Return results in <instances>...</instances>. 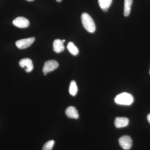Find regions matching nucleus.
<instances>
[{
  "label": "nucleus",
  "mask_w": 150,
  "mask_h": 150,
  "mask_svg": "<svg viewBox=\"0 0 150 150\" xmlns=\"http://www.w3.org/2000/svg\"><path fill=\"white\" fill-rule=\"evenodd\" d=\"M67 48L70 53L74 56H76L79 54V49L73 42H69L67 45Z\"/></svg>",
  "instance_id": "ddd939ff"
},
{
  "label": "nucleus",
  "mask_w": 150,
  "mask_h": 150,
  "mask_svg": "<svg viewBox=\"0 0 150 150\" xmlns=\"http://www.w3.org/2000/svg\"><path fill=\"white\" fill-rule=\"evenodd\" d=\"M112 0H98L100 8L104 12L107 11L112 3Z\"/></svg>",
  "instance_id": "9b49d317"
},
{
  "label": "nucleus",
  "mask_w": 150,
  "mask_h": 150,
  "mask_svg": "<svg viewBox=\"0 0 150 150\" xmlns=\"http://www.w3.org/2000/svg\"><path fill=\"white\" fill-rule=\"evenodd\" d=\"M59 64L56 60H51L45 62L43 68L44 74H47L56 69L59 67Z\"/></svg>",
  "instance_id": "7ed1b4c3"
},
{
  "label": "nucleus",
  "mask_w": 150,
  "mask_h": 150,
  "mask_svg": "<svg viewBox=\"0 0 150 150\" xmlns=\"http://www.w3.org/2000/svg\"><path fill=\"white\" fill-rule=\"evenodd\" d=\"M81 18L83 25L86 30L91 33L94 32L96 30L95 24L91 16L86 13H83L82 14Z\"/></svg>",
  "instance_id": "f03ea898"
},
{
  "label": "nucleus",
  "mask_w": 150,
  "mask_h": 150,
  "mask_svg": "<svg viewBox=\"0 0 150 150\" xmlns=\"http://www.w3.org/2000/svg\"><path fill=\"white\" fill-rule=\"evenodd\" d=\"M132 3H133V0H124V16H128L130 14Z\"/></svg>",
  "instance_id": "f8f14e48"
},
{
  "label": "nucleus",
  "mask_w": 150,
  "mask_h": 150,
  "mask_svg": "<svg viewBox=\"0 0 150 150\" xmlns=\"http://www.w3.org/2000/svg\"><path fill=\"white\" fill-rule=\"evenodd\" d=\"M66 115L70 118L78 119L79 114L77 109L74 106H69L66 109L65 111Z\"/></svg>",
  "instance_id": "1a4fd4ad"
},
{
  "label": "nucleus",
  "mask_w": 150,
  "mask_h": 150,
  "mask_svg": "<svg viewBox=\"0 0 150 150\" xmlns=\"http://www.w3.org/2000/svg\"><path fill=\"white\" fill-rule=\"evenodd\" d=\"M19 64L22 68L25 69L26 72H30L33 69V66L32 61L31 59L28 58L21 59L19 62Z\"/></svg>",
  "instance_id": "0eeeda50"
},
{
  "label": "nucleus",
  "mask_w": 150,
  "mask_h": 150,
  "mask_svg": "<svg viewBox=\"0 0 150 150\" xmlns=\"http://www.w3.org/2000/svg\"><path fill=\"white\" fill-rule=\"evenodd\" d=\"M69 92L71 95L75 96L78 92V87L76 83L74 81H71L69 88Z\"/></svg>",
  "instance_id": "4468645a"
},
{
  "label": "nucleus",
  "mask_w": 150,
  "mask_h": 150,
  "mask_svg": "<svg viewBox=\"0 0 150 150\" xmlns=\"http://www.w3.org/2000/svg\"><path fill=\"white\" fill-rule=\"evenodd\" d=\"M26 1H34V0H26Z\"/></svg>",
  "instance_id": "a211bd4d"
},
{
  "label": "nucleus",
  "mask_w": 150,
  "mask_h": 150,
  "mask_svg": "<svg viewBox=\"0 0 150 150\" xmlns=\"http://www.w3.org/2000/svg\"><path fill=\"white\" fill-rule=\"evenodd\" d=\"M64 46L63 40L59 39H56L53 43V49L56 53H60L64 50Z\"/></svg>",
  "instance_id": "9d476101"
},
{
  "label": "nucleus",
  "mask_w": 150,
  "mask_h": 150,
  "mask_svg": "<svg viewBox=\"0 0 150 150\" xmlns=\"http://www.w3.org/2000/svg\"><path fill=\"white\" fill-rule=\"evenodd\" d=\"M118 142L120 146L125 150H129L131 149L133 144L132 139L128 136H123L120 137Z\"/></svg>",
  "instance_id": "20e7f679"
},
{
  "label": "nucleus",
  "mask_w": 150,
  "mask_h": 150,
  "mask_svg": "<svg viewBox=\"0 0 150 150\" xmlns=\"http://www.w3.org/2000/svg\"><path fill=\"white\" fill-rule=\"evenodd\" d=\"M149 73H150V70Z\"/></svg>",
  "instance_id": "412c9836"
},
{
  "label": "nucleus",
  "mask_w": 150,
  "mask_h": 150,
  "mask_svg": "<svg viewBox=\"0 0 150 150\" xmlns=\"http://www.w3.org/2000/svg\"><path fill=\"white\" fill-rule=\"evenodd\" d=\"M129 119L126 117H117L115 118L114 124L117 128H121L128 126Z\"/></svg>",
  "instance_id": "6e6552de"
},
{
  "label": "nucleus",
  "mask_w": 150,
  "mask_h": 150,
  "mask_svg": "<svg viewBox=\"0 0 150 150\" xmlns=\"http://www.w3.org/2000/svg\"><path fill=\"white\" fill-rule=\"evenodd\" d=\"M56 1L58 2H60L62 1V0H56Z\"/></svg>",
  "instance_id": "f3484780"
},
{
  "label": "nucleus",
  "mask_w": 150,
  "mask_h": 150,
  "mask_svg": "<svg viewBox=\"0 0 150 150\" xmlns=\"http://www.w3.org/2000/svg\"><path fill=\"white\" fill-rule=\"evenodd\" d=\"M44 74V75H46V74Z\"/></svg>",
  "instance_id": "aec40b11"
},
{
  "label": "nucleus",
  "mask_w": 150,
  "mask_h": 150,
  "mask_svg": "<svg viewBox=\"0 0 150 150\" xmlns=\"http://www.w3.org/2000/svg\"><path fill=\"white\" fill-rule=\"evenodd\" d=\"M147 120L149 123H150V113L147 115Z\"/></svg>",
  "instance_id": "dca6fc26"
},
{
  "label": "nucleus",
  "mask_w": 150,
  "mask_h": 150,
  "mask_svg": "<svg viewBox=\"0 0 150 150\" xmlns=\"http://www.w3.org/2000/svg\"><path fill=\"white\" fill-rule=\"evenodd\" d=\"M13 23L15 26L20 28H25L29 26L30 23L29 21L23 17H18L13 20Z\"/></svg>",
  "instance_id": "423d86ee"
},
{
  "label": "nucleus",
  "mask_w": 150,
  "mask_h": 150,
  "mask_svg": "<svg viewBox=\"0 0 150 150\" xmlns=\"http://www.w3.org/2000/svg\"><path fill=\"white\" fill-rule=\"evenodd\" d=\"M63 42H64L65 41V40H63Z\"/></svg>",
  "instance_id": "6ab92c4d"
},
{
  "label": "nucleus",
  "mask_w": 150,
  "mask_h": 150,
  "mask_svg": "<svg viewBox=\"0 0 150 150\" xmlns=\"http://www.w3.org/2000/svg\"><path fill=\"white\" fill-rule=\"evenodd\" d=\"M55 142L54 140H50L46 142L43 145L42 150H52Z\"/></svg>",
  "instance_id": "2eb2a0df"
},
{
  "label": "nucleus",
  "mask_w": 150,
  "mask_h": 150,
  "mask_svg": "<svg viewBox=\"0 0 150 150\" xmlns=\"http://www.w3.org/2000/svg\"><path fill=\"white\" fill-rule=\"evenodd\" d=\"M114 101L116 104L121 105H130L134 101V97L128 93H122L116 96Z\"/></svg>",
  "instance_id": "f257e3e1"
},
{
  "label": "nucleus",
  "mask_w": 150,
  "mask_h": 150,
  "mask_svg": "<svg viewBox=\"0 0 150 150\" xmlns=\"http://www.w3.org/2000/svg\"><path fill=\"white\" fill-rule=\"evenodd\" d=\"M35 40V38L34 37L21 39L16 42V45L19 49H25L29 47L34 42Z\"/></svg>",
  "instance_id": "39448f33"
}]
</instances>
